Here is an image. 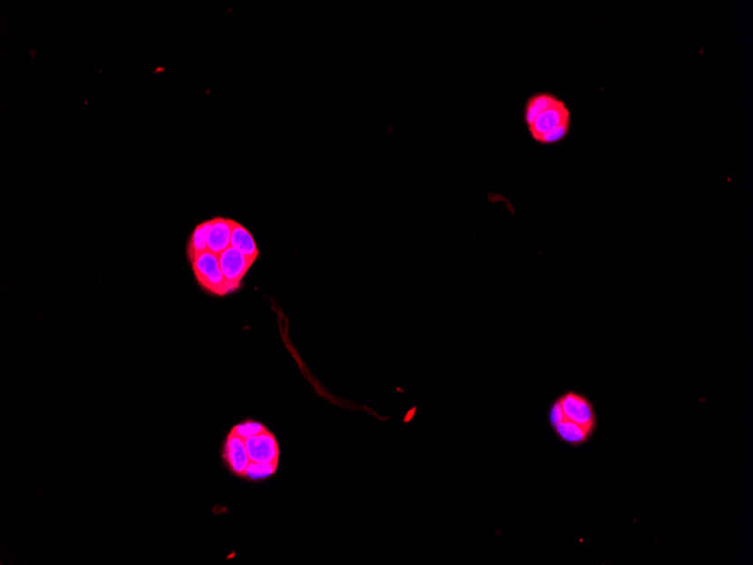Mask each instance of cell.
Returning <instances> with one entry per match:
<instances>
[{
    "instance_id": "4",
    "label": "cell",
    "mask_w": 753,
    "mask_h": 565,
    "mask_svg": "<svg viewBox=\"0 0 753 565\" xmlns=\"http://www.w3.org/2000/svg\"><path fill=\"white\" fill-rule=\"evenodd\" d=\"M193 273H195L197 284L206 293L216 296H226L233 294L234 290L225 279L221 271L219 257L215 253L206 251L197 256L191 262Z\"/></svg>"
},
{
    "instance_id": "3",
    "label": "cell",
    "mask_w": 753,
    "mask_h": 565,
    "mask_svg": "<svg viewBox=\"0 0 753 565\" xmlns=\"http://www.w3.org/2000/svg\"><path fill=\"white\" fill-rule=\"evenodd\" d=\"M242 438L248 459L244 481L263 483L276 477L280 466V445L276 436L265 423L246 419L232 428Z\"/></svg>"
},
{
    "instance_id": "7",
    "label": "cell",
    "mask_w": 753,
    "mask_h": 565,
    "mask_svg": "<svg viewBox=\"0 0 753 565\" xmlns=\"http://www.w3.org/2000/svg\"><path fill=\"white\" fill-rule=\"evenodd\" d=\"M230 238H232L230 219L223 218V217L214 218L209 232L208 251L220 256L230 247Z\"/></svg>"
},
{
    "instance_id": "2",
    "label": "cell",
    "mask_w": 753,
    "mask_h": 565,
    "mask_svg": "<svg viewBox=\"0 0 753 565\" xmlns=\"http://www.w3.org/2000/svg\"><path fill=\"white\" fill-rule=\"evenodd\" d=\"M524 121L535 143L553 146L562 143L571 133L572 113L557 94L538 92L527 98Z\"/></svg>"
},
{
    "instance_id": "5",
    "label": "cell",
    "mask_w": 753,
    "mask_h": 565,
    "mask_svg": "<svg viewBox=\"0 0 753 565\" xmlns=\"http://www.w3.org/2000/svg\"><path fill=\"white\" fill-rule=\"evenodd\" d=\"M218 257L225 279L227 280L235 293V291L241 289L245 276L247 275L256 261L245 257L244 254L232 247L225 249Z\"/></svg>"
},
{
    "instance_id": "8",
    "label": "cell",
    "mask_w": 753,
    "mask_h": 565,
    "mask_svg": "<svg viewBox=\"0 0 753 565\" xmlns=\"http://www.w3.org/2000/svg\"><path fill=\"white\" fill-rule=\"evenodd\" d=\"M211 224H213V219L206 220L204 223L197 225L195 230H193L186 247L188 261L192 262L197 256L208 251Z\"/></svg>"
},
{
    "instance_id": "6",
    "label": "cell",
    "mask_w": 753,
    "mask_h": 565,
    "mask_svg": "<svg viewBox=\"0 0 753 565\" xmlns=\"http://www.w3.org/2000/svg\"><path fill=\"white\" fill-rule=\"evenodd\" d=\"M230 226H232L230 247L236 248L237 251L244 254L245 257L251 258V260L256 261L260 257L261 253L258 251L253 235L242 224L237 223V221L230 219Z\"/></svg>"
},
{
    "instance_id": "1",
    "label": "cell",
    "mask_w": 753,
    "mask_h": 565,
    "mask_svg": "<svg viewBox=\"0 0 753 565\" xmlns=\"http://www.w3.org/2000/svg\"><path fill=\"white\" fill-rule=\"evenodd\" d=\"M548 422L554 435L565 445L581 447L595 435L597 417L589 398L568 390L550 405Z\"/></svg>"
}]
</instances>
